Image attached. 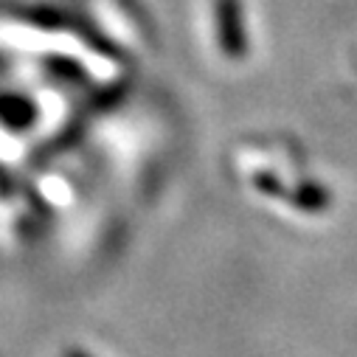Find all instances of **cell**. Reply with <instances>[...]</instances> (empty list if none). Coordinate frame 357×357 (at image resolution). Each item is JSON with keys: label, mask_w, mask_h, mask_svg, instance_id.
<instances>
[{"label": "cell", "mask_w": 357, "mask_h": 357, "mask_svg": "<svg viewBox=\"0 0 357 357\" xmlns=\"http://www.w3.org/2000/svg\"><path fill=\"white\" fill-rule=\"evenodd\" d=\"M65 357H87V354H84V351H68Z\"/></svg>", "instance_id": "cell-1"}]
</instances>
